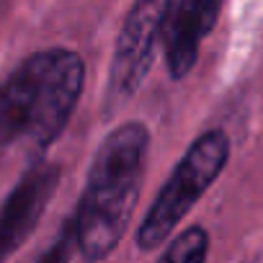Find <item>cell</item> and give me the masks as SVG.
Instances as JSON below:
<instances>
[{
  "label": "cell",
  "instance_id": "cell-8",
  "mask_svg": "<svg viewBox=\"0 0 263 263\" xmlns=\"http://www.w3.org/2000/svg\"><path fill=\"white\" fill-rule=\"evenodd\" d=\"M72 248H78V242H75V224H72V219H70V222L62 227V232L57 235V240L47 248V253H44L36 263H70Z\"/></svg>",
  "mask_w": 263,
  "mask_h": 263
},
{
  "label": "cell",
  "instance_id": "cell-5",
  "mask_svg": "<svg viewBox=\"0 0 263 263\" xmlns=\"http://www.w3.org/2000/svg\"><path fill=\"white\" fill-rule=\"evenodd\" d=\"M60 183L57 163H36L0 204V263H6L34 232Z\"/></svg>",
  "mask_w": 263,
  "mask_h": 263
},
{
  "label": "cell",
  "instance_id": "cell-1",
  "mask_svg": "<svg viewBox=\"0 0 263 263\" xmlns=\"http://www.w3.org/2000/svg\"><path fill=\"white\" fill-rule=\"evenodd\" d=\"M147 145L150 132L140 121L111 129L98 145L72 217L75 242L88 263L108 258L121 242L142 191Z\"/></svg>",
  "mask_w": 263,
  "mask_h": 263
},
{
  "label": "cell",
  "instance_id": "cell-6",
  "mask_svg": "<svg viewBox=\"0 0 263 263\" xmlns=\"http://www.w3.org/2000/svg\"><path fill=\"white\" fill-rule=\"evenodd\" d=\"M219 11L222 6L217 0H168L165 3L160 39L173 80H181L194 70L199 44L214 29Z\"/></svg>",
  "mask_w": 263,
  "mask_h": 263
},
{
  "label": "cell",
  "instance_id": "cell-3",
  "mask_svg": "<svg viewBox=\"0 0 263 263\" xmlns=\"http://www.w3.org/2000/svg\"><path fill=\"white\" fill-rule=\"evenodd\" d=\"M227 158L230 140L222 129H209L194 140V145L186 150V155L178 160V165L163 183L160 194L155 196L150 212L145 214L137 230L140 250H155L171 237L178 222L219 178V173L227 165Z\"/></svg>",
  "mask_w": 263,
  "mask_h": 263
},
{
  "label": "cell",
  "instance_id": "cell-2",
  "mask_svg": "<svg viewBox=\"0 0 263 263\" xmlns=\"http://www.w3.org/2000/svg\"><path fill=\"white\" fill-rule=\"evenodd\" d=\"M85 65L72 49H44L26 57L0 83V147L29 140L49 147L83 93Z\"/></svg>",
  "mask_w": 263,
  "mask_h": 263
},
{
  "label": "cell",
  "instance_id": "cell-4",
  "mask_svg": "<svg viewBox=\"0 0 263 263\" xmlns=\"http://www.w3.org/2000/svg\"><path fill=\"white\" fill-rule=\"evenodd\" d=\"M165 3L168 0H140L129 8L111 57L108 101H126L145 83L155 60Z\"/></svg>",
  "mask_w": 263,
  "mask_h": 263
},
{
  "label": "cell",
  "instance_id": "cell-7",
  "mask_svg": "<svg viewBox=\"0 0 263 263\" xmlns=\"http://www.w3.org/2000/svg\"><path fill=\"white\" fill-rule=\"evenodd\" d=\"M209 255V235L204 227L194 224L176 235L158 263H206Z\"/></svg>",
  "mask_w": 263,
  "mask_h": 263
}]
</instances>
